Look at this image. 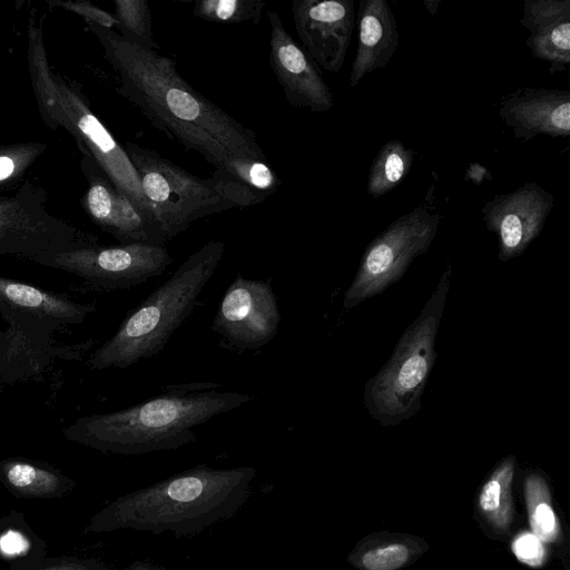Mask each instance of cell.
Masks as SVG:
<instances>
[{
	"label": "cell",
	"mask_w": 570,
	"mask_h": 570,
	"mask_svg": "<svg viewBox=\"0 0 570 570\" xmlns=\"http://www.w3.org/2000/svg\"><path fill=\"white\" fill-rule=\"evenodd\" d=\"M87 28L119 77L117 91L170 139L226 173L236 158L267 160L255 132L190 87L176 62L92 22Z\"/></svg>",
	"instance_id": "1"
},
{
	"label": "cell",
	"mask_w": 570,
	"mask_h": 570,
	"mask_svg": "<svg viewBox=\"0 0 570 570\" xmlns=\"http://www.w3.org/2000/svg\"><path fill=\"white\" fill-rule=\"evenodd\" d=\"M255 476L253 466L197 465L117 498L92 515L83 532L194 535L234 517L248 500Z\"/></svg>",
	"instance_id": "2"
},
{
	"label": "cell",
	"mask_w": 570,
	"mask_h": 570,
	"mask_svg": "<svg viewBox=\"0 0 570 570\" xmlns=\"http://www.w3.org/2000/svg\"><path fill=\"white\" fill-rule=\"evenodd\" d=\"M217 387L218 384L208 382L168 385L145 402L78 417L62 434L71 442L104 453L137 455L176 450L197 440L194 428L253 399Z\"/></svg>",
	"instance_id": "3"
},
{
	"label": "cell",
	"mask_w": 570,
	"mask_h": 570,
	"mask_svg": "<svg viewBox=\"0 0 570 570\" xmlns=\"http://www.w3.org/2000/svg\"><path fill=\"white\" fill-rule=\"evenodd\" d=\"M28 67L38 111L46 126L52 130L65 129L75 139L80 154L90 157L112 184L156 224L139 176L125 148L95 115L80 86L50 68L42 24L32 16L28 22Z\"/></svg>",
	"instance_id": "4"
},
{
	"label": "cell",
	"mask_w": 570,
	"mask_h": 570,
	"mask_svg": "<svg viewBox=\"0 0 570 570\" xmlns=\"http://www.w3.org/2000/svg\"><path fill=\"white\" fill-rule=\"evenodd\" d=\"M225 244L210 240L181 263L174 274L119 324L115 334L91 355L92 370L127 368L159 354L193 311L213 277Z\"/></svg>",
	"instance_id": "5"
},
{
	"label": "cell",
	"mask_w": 570,
	"mask_h": 570,
	"mask_svg": "<svg viewBox=\"0 0 570 570\" xmlns=\"http://www.w3.org/2000/svg\"><path fill=\"white\" fill-rule=\"evenodd\" d=\"M124 148L139 176L144 196L166 242L197 219L263 200L249 188L218 170L209 178H199L153 149L134 142H126Z\"/></svg>",
	"instance_id": "6"
},
{
	"label": "cell",
	"mask_w": 570,
	"mask_h": 570,
	"mask_svg": "<svg viewBox=\"0 0 570 570\" xmlns=\"http://www.w3.org/2000/svg\"><path fill=\"white\" fill-rule=\"evenodd\" d=\"M450 287V266L417 317L397 341L390 360L365 384L364 405L382 426L396 425L421 407L436 360L435 338Z\"/></svg>",
	"instance_id": "7"
},
{
	"label": "cell",
	"mask_w": 570,
	"mask_h": 570,
	"mask_svg": "<svg viewBox=\"0 0 570 570\" xmlns=\"http://www.w3.org/2000/svg\"><path fill=\"white\" fill-rule=\"evenodd\" d=\"M440 219V215L425 206H416L393 220L363 252L356 274L344 293L343 306L352 308L397 282L412 261L429 249Z\"/></svg>",
	"instance_id": "8"
},
{
	"label": "cell",
	"mask_w": 570,
	"mask_h": 570,
	"mask_svg": "<svg viewBox=\"0 0 570 570\" xmlns=\"http://www.w3.org/2000/svg\"><path fill=\"white\" fill-rule=\"evenodd\" d=\"M30 261L70 273L104 289H126L142 284L160 275L173 262L165 246L101 245L97 239Z\"/></svg>",
	"instance_id": "9"
},
{
	"label": "cell",
	"mask_w": 570,
	"mask_h": 570,
	"mask_svg": "<svg viewBox=\"0 0 570 570\" xmlns=\"http://www.w3.org/2000/svg\"><path fill=\"white\" fill-rule=\"evenodd\" d=\"M47 191L24 180L0 194V254L28 259L69 250L96 238L47 210Z\"/></svg>",
	"instance_id": "10"
},
{
	"label": "cell",
	"mask_w": 570,
	"mask_h": 570,
	"mask_svg": "<svg viewBox=\"0 0 570 570\" xmlns=\"http://www.w3.org/2000/svg\"><path fill=\"white\" fill-rule=\"evenodd\" d=\"M279 321L271 285L238 275L225 291L212 328L236 348L255 350L275 337Z\"/></svg>",
	"instance_id": "11"
},
{
	"label": "cell",
	"mask_w": 570,
	"mask_h": 570,
	"mask_svg": "<svg viewBox=\"0 0 570 570\" xmlns=\"http://www.w3.org/2000/svg\"><path fill=\"white\" fill-rule=\"evenodd\" d=\"M553 204V195L533 181L495 195L484 204L481 214L487 228L498 238L500 261L524 253L541 233Z\"/></svg>",
	"instance_id": "12"
},
{
	"label": "cell",
	"mask_w": 570,
	"mask_h": 570,
	"mask_svg": "<svg viewBox=\"0 0 570 570\" xmlns=\"http://www.w3.org/2000/svg\"><path fill=\"white\" fill-rule=\"evenodd\" d=\"M80 168L87 181L81 206L100 229L120 244L165 246L166 239L157 225L112 184L90 157L81 155Z\"/></svg>",
	"instance_id": "13"
},
{
	"label": "cell",
	"mask_w": 570,
	"mask_h": 570,
	"mask_svg": "<svg viewBox=\"0 0 570 570\" xmlns=\"http://www.w3.org/2000/svg\"><path fill=\"white\" fill-rule=\"evenodd\" d=\"M292 14L304 50L318 67L338 72L355 27L353 0H294Z\"/></svg>",
	"instance_id": "14"
},
{
	"label": "cell",
	"mask_w": 570,
	"mask_h": 570,
	"mask_svg": "<svg viewBox=\"0 0 570 570\" xmlns=\"http://www.w3.org/2000/svg\"><path fill=\"white\" fill-rule=\"evenodd\" d=\"M95 311L94 304L0 276V315L17 331L50 336L63 326L81 324Z\"/></svg>",
	"instance_id": "15"
},
{
	"label": "cell",
	"mask_w": 570,
	"mask_h": 570,
	"mask_svg": "<svg viewBox=\"0 0 570 570\" xmlns=\"http://www.w3.org/2000/svg\"><path fill=\"white\" fill-rule=\"evenodd\" d=\"M267 18L271 26L269 65L287 102L313 112L331 110L334 96L320 67L287 32L276 11H267Z\"/></svg>",
	"instance_id": "16"
},
{
	"label": "cell",
	"mask_w": 570,
	"mask_h": 570,
	"mask_svg": "<svg viewBox=\"0 0 570 570\" xmlns=\"http://www.w3.org/2000/svg\"><path fill=\"white\" fill-rule=\"evenodd\" d=\"M499 116L518 139L538 135L552 138L570 136V91L525 87L504 96Z\"/></svg>",
	"instance_id": "17"
},
{
	"label": "cell",
	"mask_w": 570,
	"mask_h": 570,
	"mask_svg": "<svg viewBox=\"0 0 570 570\" xmlns=\"http://www.w3.org/2000/svg\"><path fill=\"white\" fill-rule=\"evenodd\" d=\"M520 24L529 30L527 47L550 71L570 63V0H524Z\"/></svg>",
	"instance_id": "18"
},
{
	"label": "cell",
	"mask_w": 570,
	"mask_h": 570,
	"mask_svg": "<svg viewBox=\"0 0 570 570\" xmlns=\"http://www.w3.org/2000/svg\"><path fill=\"white\" fill-rule=\"evenodd\" d=\"M358 38L350 73L354 88L365 75L385 67L400 45L394 13L386 0H361L357 11Z\"/></svg>",
	"instance_id": "19"
},
{
	"label": "cell",
	"mask_w": 570,
	"mask_h": 570,
	"mask_svg": "<svg viewBox=\"0 0 570 570\" xmlns=\"http://www.w3.org/2000/svg\"><path fill=\"white\" fill-rule=\"evenodd\" d=\"M72 346L56 345L50 336L23 333L12 327L0 332V380L12 382L42 372L55 358L73 357Z\"/></svg>",
	"instance_id": "20"
},
{
	"label": "cell",
	"mask_w": 570,
	"mask_h": 570,
	"mask_svg": "<svg viewBox=\"0 0 570 570\" xmlns=\"http://www.w3.org/2000/svg\"><path fill=\"white\" fill-rule=\"evenodd\" d=\"M0 481L20 499H60L75 488L73 480L61 472L23 458L1 460Z\"/></svg>",
	"instance_id": "21"
},
{
	"label": "cell",
	"mask_w": 570,
	"mask_h": 570,
	"mask_svg": "<svg viewBox=\"0 0 570 570\" xmlns=\"http://www.w3.org/2000/svg\"><path fill=\"white\" fill-rule=\"evenodd\" d=\"M421 552L419 539L407 535H377L351 552L348 562L358 570H397Z\"/></svg>",
	"instance_id": "22"
},
{
	"label": "cell",
	"mask_w": 570,
	"mask_h": 570,
	"mask_svg": "<svg viewBox=\"0 0 570 570\" xmlns=\"http://www.w3.org/2000/svg\"><path fill=\"white\" fill-rule=\"evenodd\" d=\"M515 468L513 455L500 461L482 485L478 498L481 515L500 532L508 531L513 520L511 487Z\"/></svg>",
	"instance_id": "23"
},
{
	"label": "cell",
	"mask_w": 570,
	"mask_h": 570,
	"mask_svg": "<svg viewBox=\"0 0 570 570\" xmlns=\"http://www.w3.org/2000/svg\"><path fill=\"white\" fill-rule=\"evenodd\" d=\"M414 160V151L406 148L400 140L385 142L370 167L366 190L379 198L397 187L410 174Z\"/></svg>",
	"instance_id": "24"
},
{
	"label": "cell",
	"mask_w": 570,
	"mask_h": 570,
	"mask_svg": "<svg viewBox=\"0 0 570 570\" xmlns=\"http://www.w3.org/2000/svg\"><path fill=\"white\" fill-rule=\"evenodd\" d=\"M524 495L532 534L541 542H554L559 537L560 525L552 507L548 484L541 474L531 472L527 475Z\"/></svg>",
	"instance_id": "25"
},
{
	"label": "cell",
	"mask_w": 570,
	"mask_h": 570,
	"mask_svg": "<svg viewBox=\"0 0 570 570\" xmlns=\"http://www.w3.org/2000/svg\"><path fill=\"white\" fill-rule=\"evenodd\" d=\"M46 150L41 141L0 144V193L18 186Z\"/></svg>",
	"instance_id": "26"
},
{
	"label": "cell",
	"mask_w": 570,
	"mask_h": 570,
	"mask_svg": "<svg viewBox=\"0 0 570 570\" xmlns=\"http://www.w3.org/2000/svg\"><path fill=\"white\" fill-rule=\"evenodd\" d=\"M114 3L118 33L142 48L156 50L149 3L145 0H115Z\"/></svg>",
	"instance_id": "27"
},
{
	"label": "cell",
	"mask_w": 570,
	"mask_h": 570,
	"mask_svg": "<svg viewBox=\"0 0 570 570\" xmlns=\"http://www.w3.org/2000/svg\"><path fill=\"white\" fill-rule=\"evenodd\" d=\"M265 7L261 0H202L194 3L193 14L217 23H257Z\"/></svg>",
	"instance_id": "28"
},
{
	"label": "cell",
	"mask_w": 570,
	"mask_h": 570,
	"mask_svg": "<svg viewBox=\"0 0 570 570\" xmlns=\"http://www.w3.org/2000/svg\"><path fill=\"white\" fill-rule=\"evenodd\" d=\"M7 520L6 524L0 522V553L13 561L12 568L33 562L27 558V552L42 558L36 554V540L29 528L23 522L20 524L18 517L8 515Z\"/></svg>",
	"instance_id": "29"
},
{
	"label": "cell",
	"mask_w": 570,
	"mask_h": 570,
	"mask_svg": "<svg viewBox=\"0 0 570 570\" xmlns=\"http://www.w3.org/2000/svg\"><path fill=\"white\" fill-rule=\"evenodd\" d=\"M50 8L61 7L83 18L86 22H92L107 29L118 27L115 14L85 0H48Z\"/></svg>",
	"instance_id": "30"
},
{
	"label": "cell",
	"mask_w": 570,
	"mask_h": 570,
	"mask_svg": "<svg viewBox=\"0 0 570 570\" xmlns=\"http://www.w3.org/2000/svg\"><path fill=\"white\" fill-rule=\"evenodd\" d=\"M11 570H107V568L101 561L96 559L42 558Z\"/></svg>",
	"instance_id": "31"
},
{
	"label": "cell",
	"mask_w": 570,
	"mask_h": 570,
	"mask_svg": "<svg viewBox=\"0 0 570 570\" xmlns=\"http://www.w3.org/2000/svg\"><path fill=\"white\" fill-rule=\"evenodd\" d=\"M513 551L519 560L538 566L543 559L542 542L532 533H522L513 542Z\"/></svg>",
	"instance_id": "32"
},
{
	"label": "cell",
	"mask_w": 570,
	"mask_h": 570,
	"mask_svg": "<svg viewBox=\"0 0 570 570\" xmlns=\"http://www.w3.org/2000/svg\"><path fill=\"white\" fill-rule=\"evenodd\" d=\"M127 570H165L158 566L151 564L146 561H135L132 562Z\"/></svg>",
	"instance_id": "33"
},
{
	"label": "cell",
	"mask_w": 570,
	"mask_h": 570,
	"mask_svg": "<svg viewBox=\"0 0 570 570\" xmlns=\"http://www.w3.org/2000/svg\"><path fill=\"white\" fill-rule=\"evenodd\" d=\"M440 2H441L440 0H438V1L436 0H423V3L426 7V9L431 16H434Z\"/></svg>",
	"instance_id": "34"
}]
</instances>
